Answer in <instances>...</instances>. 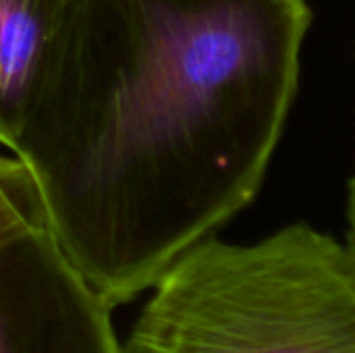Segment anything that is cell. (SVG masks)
Instances as JSON below:
<instances>
[{
  "mask_svg": "<svg viewBox=\"0 0 355 353\" xmlns=\"http://www.w3.org/2000/svg\"><path fill=\"white\" fill-rule=\"evenodd\" d=\"M310 17L306 0H67L10 152L112 308L256 198Z\"/></svg>",
  "mask_w": 355,
  "mask_h": 353,
  "instance_id": "cell-1",
  "label": "cell"
},
{
  "mask_svg": "<svg viewBox=\"0 0 355 353\" xmlns=\"http://www.w3.org/2000/svg\"><path fill=\"white\" fill-rule=\"evenodd\" d=\"M148 293L123 353H355V254L306 223L212 235Z\"/></svg>",
  "mask_w": 355,
  "mask_h": 353,
  "instance_id": "cell-2",
  "label": "cell"
},
{
  "mask_svg": "<svg viewBox=\"0 0 355 353\" xmlns=\"http://www.w3.org/2000/svg\"><path fill=\"white\" fill-rule=\"evenodd\" d=\"M112 310L60 248L29 169L0 154V353H123Z\"/></svg>",
  "mask_w": 355,
  "mask_h": 353,
  "instance_id": "cell-3",
  "label": "cell"
},
{
  "mask_svg": "<svg viewBox=\"0 0 355 353\" xmlns=\"http://www.w3.org/2000/svg\"><path fill=\"white\" fill-rule=\"evenodd\" d=\"M67 0H0V146L12 148Z\"/></svg>",
  "mask_w": 355,
  "mask_h": 353,
  "instance_id": "cell-4",
  "label": "cell"
},
{
  "mask_svg": "<svg viewBox=\"0 0 355 353\" xmlns=\"http://www.w3.org/2000/svg\"><path fill=\"white\" fill-rule=\"evenodd\" d=\"M347 218H349V237L347 246L352 248L355 254V177L349 183V200H347Z\"/></svg>",
  "mask_w": 355,
  "mask_h": 353,
  "instance_id": "cell-5",
  "label": "cell"
}]
</instances>
